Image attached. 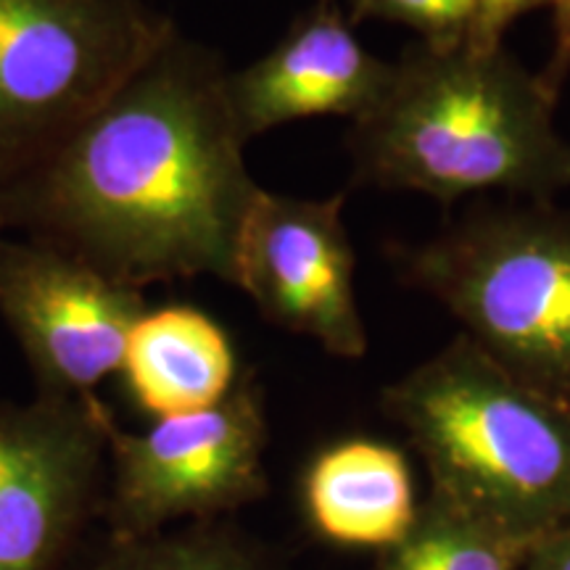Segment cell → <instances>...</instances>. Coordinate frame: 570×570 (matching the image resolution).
<instances>
[{
    "mask_svg": "<svg viewBox=\"0 0 570 570\" xmlns=\"http://www.w3.org/2000/svg\"><path fill=\"white\" fill-rule=\"evenodd\" d=\"M244 148L223 59L175 32L59 148L0 183V230L138 291L196 275L238 285L265 190Z\"/></svg>",
    "mask_w": 570,
    "mask_h": 570,
    "instance_id": "1",
    "label": "cell"
},
{
    "mask_svg": "<svg viewBox=\"0 0 570 570\" xmlns=\"http://www.w3.org/2000/svg\"><path fill=\"white\" fill-rule=\"evenodd\" d=\"M554 92L508 48L415 40L346 132L352 183L452 206L479 194L552 202L570 188Z\"/></svg>",
    "mask_w": 570,
    "mask_h": 570,
    "instance_id": "2",
    "label": "cell"
},
{
    "mask_svg": "<svg viewBox=\"0 0 570 570\" xmlns=\"http://www.w3.org/2000/svg\"><path fill=\"white\" fill-rule=\"evenodd\" d=\"M433 491L525 539L570 531V410L465 333L383 391Z\"/></svg>",
    "mask_w": 570,
    "mask_h": 570,
    "instance_id": "3",
    "label": "cell"
},
{
    "mask_svg": "<svg viewBox=\"0 0 570 570\" xmlns=\"http://www.w3.org/2000/svg\"><path fill=\"white\" fill-rule=\"evenodd\" d=\"M396 265L491 360L570 410V212L552 202L475 209L399 248Z\"/></svg>",
    "mask_w": 570,
    "mask_h": 570,
    "instance_id": "4",
    "label": "cell"
},
{
    "mask_svg": "<svg viewBox=\"0 0 570 570\" xmlns=\"http://www.w3.org/2000/svg\"><path fill=\"white\" fill-rule=\"evenodd\" d=\"M175 32L146 0H0V183L59 148Z\"/></svg>",
    "mask_w": 570,
    "mask_h": 570,
    "instance_id": "5",
    "label": "cell"
},
{
    "mask_svg": "<svg viewBox=\"0 0 570 570\" xmlns=\"http://www.w3.org/2000/svg\"><path fill=\"white\" fill-rule=\"evenodd\" d=\"M267 417L262 391L240 375L223 402L164 417L142 433L109 428L101 520L111 541L146 539L177 523H209L265 497Z\"/></svg>",
    "mask_w": 570,
    "mask_h": 570,
    "instance_id": "6",
    "label": "cell"
},
{
    "mask_svg": "<svg viewBox=\"0 0 570 570\" xmlns=\"http://www.w3.org/2000/svg\"><path fill=\"white\" fill-rule=\"evenodd\" d=\"M111 410L98 396L0 402V570H61L109 483Z\"/></svg>",
    "mask_w": 570,
    "mask_h": 570,
    "instance_id": "7",
    "label": "cell"
},
{
    "mask_svg": "<svg viewBox=\"0 0 570 570\" xmlns=\"http://www.w3.org/2000/svg\"><path fill=\"white\" fill-rule=\"evenodd\" d=\"M146 315L142 291L61 248L0 233V317L24 352L38 394L96 396L119 373Z\"/></svg>",
    "mask_w": 570,
    "mask_h": 570,
    "instance_id": "8",
    "label": "cell"
},
{
    "mask_svg": "<svg viewBox=\"0 0 570 570\" xmlns=\"http://www.w3.org/2000/svg\"><path fill=\"white\" fill-rule=\"evenodd\" d=\"M346 196L294 198L262 190L238 254V285L267 323L360 360L367 331L356 304V256L344 223Z\"/></svg>",
    "mask_w": 570,
    "mask_h": 570,
    "instance_id": "9",
    "label": "cell"
},
{
    "mask_svg": "<svg viewBox=\"0 0 570 570\" xmlns=\"http://www.w3.org/2000/svg\"><path fill=\"white\" fill-rule=\"evenodd\" d=\"M391 61L354 35L338 0H317L273 51L227 71V101L244 140L309 117L360 119L386 88Z\"/></svg>",
    "mask_w": 570,
    "mask_h": 570,
    "instance_id": "10",
    "label": "cell"
},
{
    "mask_svg": "<svg viewBox=\"0 0 570 570\" xmlns=\"http://www.w3.org/2000/svg\"><path fill=\"white\" fill-rule=\"evenodd\" d=\"M119 373L135 404L156 420L209 410L240 377L227 333L196 306L146 312Z\"/></svg>",
    "mask_w": 570,
    "mask_h": 570,
    "instance_id": "11",
    "label": "cell"
},
{
    "mask_svg": "<svg viewBox=\"0 0 570 570\" xmlns=\"http://www.w3.org/2000/svg\"><path fill=\"white\" fill-rule=\"evenodd\" d=\"M304 504L325 539L375 550L396 544L417 512L407 460L370 439L338 441L320 452L304 475Z\"/></svg>",
    "mask_w": 570,
    "mask_h": 570,
    "instance_id": "12",
    "label": "cell"
},
{
    "mask_svg": "<svg viewBox=\"0 0 570 570\" xmlns=\"http://www.w3.org/2000/svg\"><path fill=\"white\" fill-rule=\"evenodd\" d=\"M537 544L431 489L410 531L383 550L375 570H518Z\"/></svg>",
    "mask_w": 570,
    "mask_h": 570,
    "instance_id": "13",
    "label": "cell"
},
{
    "mask_svg": "<svg viewBox=\"0 0 570 570\" xmlns=\"http://www.w3.org/2000/svg\"><path fill=\"white\" fill-rule=\"evenodd\" d=\"M85 570H269L252 544L209 523H188L146 539L106 541Z\"/></svg>",
    "mask_w": 570,
    "mask_h": 570,
    "instance_id": "14",
    "label": "cell"
},
{
    "mask_svg": "<svg viewBox=\"0 0 570 570\" xmlns=\"http://www.w3.org/2000/svg\"><path fill=\"white\" fill-rule=\"evenodd\" d=\"M346 17L352 24L373 19L410 27L420 42L449 48L468 42L475 0H346Z\"/></svg>",
    "mask_w": 570,
    "mask_h": 570,
    "instance_id": "15",
    "label": "cell"
},
{
    "mask_svg": "<svg viewBox=\"0 0 570 570\" xmlns=\"http://www.w3.org/2000/svg\"><path fill=\"white\" fill-rule=\"evenodd\" d=\"M552 0H475V19L470 27L468 46L499 48L504 46V32L510 30L523 13H531L550 6Z\"/></svg>",
    "mask_w": 570,
    "mask_h": 570,
    "instance_id": "16",
    "label": "cell"
},
{
    "mask_svg": "<svg viewBox=\"0 0 570 570\" xmlns=\"http://www.w3.org/2000/svg\"><path fill=\"white\" fill-rule=\"evenodd\" d=\"M550 6L554 11V46L550 61L539 71V77L554 96H560L570 75V0H552Z\"/></svg>",
    "mask_w": 570,
    "mask_h": 570,
    "instance_id": "17",
    "label": "cell"
},
{
    "mask_svg": "<svg viewBox=\"0 0 570 570\" xmlns=\"http://www.w3.org/2000/svg\"><path fill=\"white\" fill-rule=\"evenodd\" d=\"M525 570H570V531L541 539L525 560Z\"/></svg>",
    "mask_w": 570,
    "mask_h": 570,
    "instance_id": "18",
    "label": "cell"
},
{
    "mask_svg": "<svg viewBox=\"0 0 570 570\" xmlns=\"http://www.w3.org/2000/svg\"><path fill=\"white\" fill-rule=\"evenodd\" d=\"M0 233H3V230H0Z\"/></svg>",
    "mask_w": 570,
    "mask_h": 570,
    "instance_id": "19",
    "label": "cell"
}]
</instances>
